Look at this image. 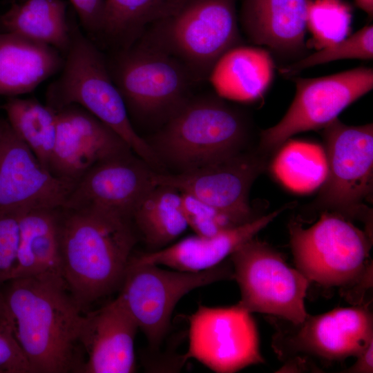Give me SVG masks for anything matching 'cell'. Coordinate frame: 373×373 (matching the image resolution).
Instances as JSON below:
<instances>
[{
    "label": "cell",
    "instance_id": "obj_26",
    "mask_svg": "<svg viewBox=\"0 0 373 373\" xmlns=\"http://www.w3.org/2000/svg\"><path fill=\"white\" fill-rule=\"evenodd\" d=\"M131 220L146 244L157 249L166 247L189 227L180 192L164 185L155 184L144 195Z\"/></svg>",
    "mask_w": 373,
    "mask_h": 373
},
{
    "label": "cell",
    "instance_id": "obj_35",
    "mask_svg": "<svg viewBox=\"0 0 373 373\" xmlns=\"http://www.w3.org/2000/svg\"><path fill=\"white\" fill-rule=\"evenodd\" d=\"M355 363L345 372L372 373L373 372V341L356 356Z\"/></svg>",
    "mask_w": 373,
    "mask_h": 373
},
{
    "label": "cell",
    "instance_id": "obj_16",
    "mask_svg": "<svg viewBox=\"0 0 373 373\" xmlns=\"http://www.w3.org/2000/svg\"><path fill=\"white\" fill-rule=\"evenodd\" d=\"M57 131L50 171L76 182L98 163L131 152L112 128L77 104L56 111Z\"/></svg>",
    "mask_w": 373,
    "mask_h": 373
},
{
    "label": "cell",
    "instance_id": "obj_7",
    "mask_svg": "<svg viewBox=\"0 0 373 373\" xmlns=\"http://www.w3.org/2000/svg\"><path fill=\"white\" fill-rule=\"evenodd\" d=\"M106 58L129 117L161 126L191 97L196 82L165 52L137 40Z\"/></svg>",
    "mask_w": 373,
    "mask_h": 373
},
{
    "label": "cell",
    "instance_id": "obj_8",
    "mask_svg": "<svg viewBox=\"0 0 373 373\" xmlns=\"http://www.w3.org/2000/svg\"><path fill=\"white\" fill-rule=\"evenodd\" d=\"M322 129L327 173L310 207L362 221L372 230L365 201L373 189V125L349 126L336 118Z\"/></svg>",
    "mask_w": 373,
    "mask_h": 373
},
{
    "label": "cell",
    "instance_id": "obj_3",
    "mask_svg": "<svg viewBox=\"0 0 373 373\" xmlns=\"http://www.w3.org/2000/svg\"><path fill=\"white\" fill-rule=\"evenodd\" d=\"M254 135L247 113L218 94L209 95L186 102L160 126L151 146L160 161L184 172L257 145L250 143Z\"/></svg>",
    "mask_w": 373,
    "mask_h": 373
},
{
    "label": "cell",
    "instance_id": "obj_36",
    "mask_svg": "<svg viewBox=\"0 0 373 373\" xmlns=\"http://www.w3.org/2000/svg\"><path fill=\"white\" fill-rule=\"evenodd\" d=\"M0 327H6L13 332L12 318L1 293H0Z\"/></svg>",
    "mask_w": 373,
    "mask_h": 373
},
{
    "label": "cell",
    "instance_id": "obj_27",
    "mask_svg": "<svg viewBox=\"0 0 373 373\" xmlns=\"http://www.w3.org/2000/svg\"><path fill=\"white\" fill-rule=\"evenodd\" d=\"M3 108L14 131L50 171L56 139V111L35 99L17 97H8Z\"/></svg>",
    "mask_w": 373,
    "mask_h": 373
},
{
    "label": "cell",
    "instance_id": "obj_37",
    "mask_svg": "<svg viewBox=\"0 0 373 373\" xmlns=\"http://www.w3.org/2000/svg\"><path fill=\"white\" fill-rule=\"evenodd\" d=\"M358 8L365 12L370 17L373 15V0H354Z\"/></svg>",
    "mask_w": 373,
    "mask_h": 373
},
{
    "label": "cell",
    "instance_id": "obj_22",
    "mask_svg": "<svg viewBox=\"0 0 373 373\" xmlns=\"http://www.w3.org/2000/svg\"><path fill=\"white\" fill-rule=\"evenodd\" d=\"M60 209L19 213V242L12 279L41 274L62 276Z\"/></svg>",
    "mask_w": 373,
    "mask_h": 373
},
{
    "label": "cell",
    "instance_id": "obj_4",
    "mask_svg": "<svg viewBox=\"0 0 373 373\" xmlns=\"http://www.w3.org/2000/svg\"><path fill=\"white\" fill-rule=\"evenodd\" d=\"M69 23V46L60 75L46 90V104L55 111L80 106L117 133L144 162L160 166L151 146L133 126L106 57L75 20L70 18Z\"/></svg>",
    "mask_w": 373,
    "mask_h": 373
},
{
    "label": "cell",
    "instance_id": "obj_15",
    "mask_svg": "<svg viewBox=\"0 0 373 373\" xmlns=\"http://www.w3.org/2000/svg\"><path fill=\"white\" fill-rule=\"evenodd\" d=\"M75 183L46 169L7 119H0V213L61 208Z\"/></svg>",
    "mask_w": 373,
    "mask_h": 373
},
{
    "label": "cell",
    "instance_id": "obj_31",
    "mask_svg": "<svg viewBox=\"0 0 373 373\" xmlns=\"http://www.w3.org/2000/svg\"><path fill=\"white\" fill-rule=\"evenodd\" d=\"M182 211L195 234L211 236L223 230L242 224L229 215L219 211L188 194L180 193Z\"/></svg>",
    "mask_w": 373,
    "mask_h": 373
},
{
    "label": "cell",
    "instance_id": "obj_24",
    "mask_svg": "<svg viewBox=\"0 0 373 373\" xmlns=\"http://www.w3.org/2000/svg\"><path fill=\"white\" fill-rule=\"evenodd\" d=\"M0 30L50 46L64 56L70 43L67 3L64 0H15L0 15Z\"/></svg>",
    "mask_w": 373,
    "mask_h": 373
},
{
    "label": "cell",
    "instance_id": "obj_1",
    "mask_svg": "<svg viewBox=\"0 0 373 373\" xmlns=\"http://www.w3.org/2000/svg\"><path fill=\"white\" fill-rule=\"evenodd\" d=\"M6 283L1 294L32 373L78 372L84 314L62 276L41 274Z\"/></svg>",
    "mask_w": 373,
    "mask_h": 373
},
{
    "label": "cell",
    "instance_id": "obj_23",
    "mask_svg": "<svg viewBox=\"0 0 373 373\" xmlns=\"http://www.w3.org/2000/svg\"><path fill=\"white\" fill-rule=\"evenodd\" d=\"M276 67L266 48L242 45L222 57L210 78L220 97L256 103L262 99L269 89Z\"/></svg>",
    "mask_w": 373,
    "mask_h": 373
},
{
    "label": "cell",
    "instance_id": "obj_2",
    "mask_svg": "<svg viewBox=\"0 0 373 373\" xmlns=\"http://www.w3.org/2000/svg\"><path fill=\"white\" fill-rule=\"evenodd\" d=\"M61 275L82 309L120 287L136 235L131 218L96 208L60 209Z\"/></svg>",
    "mask_w": 373,
    "mask_h": 373
},
{
    "label": "cell",
    "instance_id": "obj_20",
    "mask_svg": "<svg viewBox=\"0 0 373 373\" xmlns=\"http://www.w3.org/2000/svg\"><path fill=\"white\" fill-rule=\"evenodd\" d=\"M294 202L246 223L223 230L211 236L193 235L151 252L132 256L140 263L165 265L173 269L198 272L222 263L239 247L255 237Z\"/></svg>",
    "mask_w": 373,
    "mask_h": 373
},
{
    "label": "cell",
    "instance_id": "obj_17",
    "mask_svg": "<svg viewBox=\"0 0 373 373\" xmlns=\"http://www.w3.org/2000/svg\"><path fill=\"white\" fill-rule=\"evenodd\" d=\"M153 173L131 152L111 157L76 182L61 208H96L131 219L137 204L155 186Z\"/></svg>",
    "mask_w": 373,
    "mask_h": 373
},
{
    "label": "cell",
    "instance_id": "obj_30",
    "mask_svg": "<svg viewBox=\"0 0 373 373\" xmlns=\"http://www.w3.org/2000/svg\"><path fill=\"white\" fill-rule=\"evenodd\" d=\"M372 58L373 26L367 25L344 40L309 53L298 61L278 68V71L282 75L290 78L308 68L336 60H370Z\"/></svg>",
    "mask_w": 373,
    "mask_h": 373
},
{
    "label": "cell",
    "instance_id": "obj_33",
    "mask_svg": "<svg viewBox=\"0 0 373 373\" xmlns=\"http://www.w3.org/2000/svg\"><path fill=\"white\" fill-rule=\"evenodd\" d=\"M0 373H32L12 330L0 327Z\"/></svg>",
    "mask_w": 373,
    "mask_h": 373
},
{
    "label": "cell",
    "instance_id": "obj_11",
    "mask_svg": "<svg viewBox=\"0 0 373 373\" xmlns=\"http://www.w3.org/2000/svg\"><path fill=\"white\" fill-rule=\"evenodd\" d=\"M296 95L283 118L260 131L259 149L271 156L291 136L323 128L373 88V69L360 66L316 78L290 77Z\"/></svg>",
    "mask_w": 373,
    "mask_h": 373
},
{
    "label": "cell",
    "instance_id": "obj_38",
    "mask_svg": "<svg viewBox=\"0 0 373 373\" xmlns=\"http://www.w3.org/2000/svg\"><path fill=\"white\" fill-rule=\"evenodd\" d=\"M7 1H10V3H12V2L15 1V0H7Z\"/></svg>",
    "mask_w": 373,
    "mask_h": 373
},
{
    "label": "cell",
    "instance_id": "obj_6",
    "mask_svg": "<svg viewBox=\"0 0 373 373\" xmlns=\"http://www.w3.org/2000/svg\"><path fill=\"white\" fill-rule=\"evenodd\" d=\"M238 0H185L138 40L178 60L198 83L208 79L222 57L243 45Z\"/></svg>",
    "mask_w": 373,
    "mask_h": 373
},
{
    "label": "cell",
    "instance_id": "obj_12",
    "mask_svg": "<svg viewBox=\"0 0 373 373\" xmlns=\"http://www.w3.org/2000/svg\"><path fill=\"white\" fill-rule=\"evenodd\" d=\"M252 314L238 303L200 305L188 317L189 346L183 362L195 359L218 373H233L264 363Z\"/></svg>",
    "mask_w": 373,
    "mask_h": 373
},
{
    "label": "cell",
    "instance_id": "obj_32",
    "mask_svg": "<svg viewBox=\"0 0 373 373\" xmlns=\"http://www.w3.org/2000/svg\"><path fill=\"white\" fill-rule=\"evenodd\" d=\"M19 213H0V287L12 278L19 242Z\"/></svg>",
    "mask_w": 373,
    "mask_h": 373
},
{
    "label": "cell",
    "instance_id": "obj_10",
    "mask_svg": "<svg viewBox=\"0 0 373 373\" xmlns=\"http://www.w3.org/2000/svg\"><path fill=\"white\" fill-rule=\"evenodd\" d=\"M233 278L231 267L188 272L166 270L153 264L130 258L118 296L146 336L157 347L167 333L173 311L191 291L215 282Z\"/></svg>",
    "mask_w": 373,
    "mask_h": 373
},
{
    "label": "cell",
    "instance_id": "obj_5",
    "mask_svg": "<svg viewBox=\"0 0 373 373\" xmlns=\"http://www.w3.org/2000/svg\"><path fill=\"white\" fill-rule=\"evenodd\" d=\"M321 214L307 227L296 220L288 224L296 267L309 283L338 287L349 298L352 292L370 288L372 232L338 213L324 211Z\"/></svg>",
    "mask_w": 373,
    "mask_h": 373
},
{
    "label": "cell",
    "instance_id": "obj_9",
    "mask_svg": "<svg viewBox=\"0 0 373 373\" xmlns=\"http://www.w3.org/2000/svg\"><path fill=\"white\" fill-rule=\"evenodd\" d=\"M233 279L240 291L238 303L253 314L261 313L292 323L308 315L305 300L309 281L282 254L255 237L229 256Z\"/></svg>",
    "mask_w": 373,
    "mask_h": 373
},
{
    "label": "cell",
    "instance_id": "obj_18",
    "mask_svg": "<svg viewBox=\"0 0 373 373\" xmlns=\"http://www.w3.org/2000/svg\"><path fill=\"white\" fill-rule=\"evenodd\" d=\"M307 0H242L239 24L247 39L264 46L278 69L309 54L305 42Z\"/></svg>",
    "mask_w": 373,
    "mask_h": 373
},
{
    "label": "cell",
    "instance_id": "obj_28",
    "mask_svg": "<svg viewBox=\"0 0 373 373\" xmlns=\"http://www.w3.org/2000/svg\"><path fill=\"white\" fill-rule=\"evenodd\" d=\"M274 154L270 164L271 171L289 189L305 193L323 184L327 173L323 147L307 142L290 141Z\"/></svg>",
    "mask_w": 373,
    "mask_h": 373
},
{
    "label": "cell",
    "instance_id": "obj_21",
    "mask_svg": "<svg viewBox=\"0 0 373 373\" xmlns=\"http://www.w3.org/2000/svg\"><path fill=\"white\" fill-rule=\"evenodd\" d=\"M64 56L56 48L0 31V95L32 92L61 70Z\"/></svg>",
    "mask_w": 373,
    "mask_h": 373
},
{
    "label": "cell",
    "instance_id": "obj_13",
    "mask_svg": "<svg viewBox=\"0 0 373 373\" xmlns=\"http://www.w3.org/2000/svg\"><path fill=\"white\" fill-rule=\"evenodd\" d=\"M271 156L258 144L216 163L180 172H153L155 184L172 187L180 193L221 211L244 224L259 217L249 203V192L256 179L267 167Z\"/></svg>",
    "mask_w": 373,
    "mask_h": 373
},
{
    "label": "cell",
    "instance_id": "obj_25",
    "mask_svg": "<svg viewBox=\"0 0 373 373\" xmlns=\"http://www.w3.org/2000/svg\"><path fill=\"white\" fill-rule=\"evenodd\" d=\"M184 1L105 0L102 21L95 39L100 38L115 50L128 48L151 26L175 12Z\"/></svg>",
    "mask_w": 373,
    "mask_h": 373
},
{
    "label": "cell",
    "instance_id": "obj_34",
    "mask_svg": "<svg viewBox=\"0 0 373 373\" xmlns=\"http://www.w3.org/2000/svg\"><path fill=\"white\" fill-rule=\"evenodd\" d=\"M80 26L94 41L99 31L105 0H70Z\"/></svg>",
    "mask_w": 373,
    "mask_h": 373
},
{
    "label": "cell",
    "instance_id": "obj_14",
    "mask_svg": "<svg viewBox=\"0 0 373 373\" xmlns=\"http://www.w3.org/2000/svg\"><path fill=\"white\" fill-rule=\"evenodd\" d=\"M274 338V347L284 357L310 356L334 362L356 356L373 341V316L369 304L338 307L324 314H308Z\"/></svg>",
    "mask_w": 373,
    "mask_h": 373
},
{
    "label": "cell",
    "instance_id": "obj_19",
    "mask_svg": "<svg viewBox=\"0 0 373 373\" xmlns=\"http://www.w3.org/2000/svg\"><path fill=\"white\" fill-rule=\"evenodd\" d=\"M138 329L118 296L102 307L84 314L79 343L86 359L78 372H135L134 342Z\"/></svg>",
    "mask_w": 373,
    "mask_h": 373
},
{
    "label": "cell",
    "instance_id": "obj_29",
    "mask_svg": "<svg viewBox=\"0 0 373 373\" xmlns=\"http://www.w3.org/2000/svg\"><path fill=\"white\" fill-rule=\"evenodd\" d=\"M352 20V7L343 0H307V28L312 35L308 48L318 50L344 40Z\"/></svg>",
    "mask_w": 373,
    "mask_h": 373
}]
</instances>
